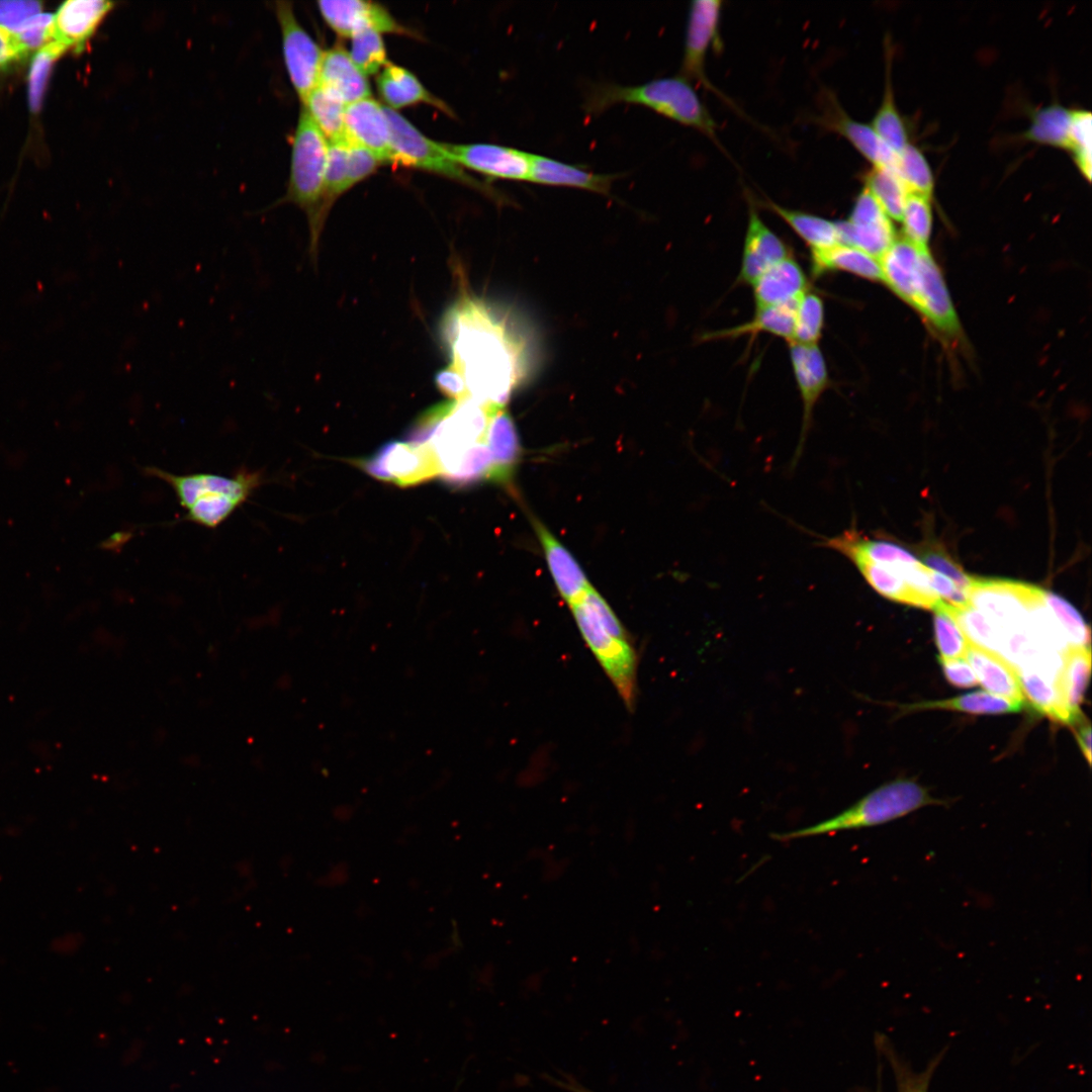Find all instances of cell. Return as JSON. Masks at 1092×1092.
Wrapping results in <instances>:
<instances>
[{"instance_id":"cell-1","label":"cell","mask_w":1092,"mask_h":1092,"mask_svg":"<svg viewBox=\"0 0 1092 1092\" xmlns=\"http://www.w3.org/2000/svg\"><path fill=\"white\" fill-rule=\"evenodd\" d=\"M441 335L468 398L506 407L534 367L530 332L510 310L464 294L444 314Z\"/></svg>"},{"instance_id":"cell-2","label":"cell","mask_w":1092,"mask_h":1092,"mask_svg":"<svg viewBox=\"0 0 1092 1092\" xmlns=\"http://www.w3.org/2000/svg\"><path fill=\"white\" fill-rule=\"evenodd\" d=\"M818 545L849 560L868 584L890 601L934 611L941 603L931 585L933 569L890 541L870 538L855 527Z\"/></svg>"},{"instance_id":"cell-3","label":"cell","mask_w":1092,"mask_h":1092,"mask_svg":"<svg viewBox=\"0 0 1092 1092\" xmlns=\"http://www.w3.org/2000/svg\"><path fill=\"white\" fill-rule=\"evenodd\" d=\"M618 104L640 105L671 120L713 136L716 124L691 82L681 76L654 79L639 85L598 84L583 104L589 115Z\"/></svg>"},{"instance_id":"cell-4","label":"cell","mask_w":1092,"mask_h":1092,"mask_svg":"<svg viewBox=\"0 0 1092 1092\" xmlns=\"http://www.w3.org/2000/svg\"><path fill=\"white\" fill-rule=\"evenodd\" d=\"M145 471L172 487L186 511V521L206 528L223 523L263 483L259 470L245 467L232 476L204 472L174 474L155 466L146 467Z\"/></svg>"},{"instance_id":"cell-5","label":"cell","mask_w":1092,"mask_h":1092,"mask_svg":"<svg viewBox=\"0 0 1092 1092\" xmlns=\"http://www.w3.org/2000/svg\"><path fill=\"white\" fill-rule=\"evenodd\" d=\"M945 804L944 800L933 797L917 782L899 779L878 787L828 819L803 828L777 832L771 837L778 841H790L870 828L892 822L926 806Z\"/></svg>"},{"instance_id":"cell-6","label":"cell","mask_w":1092,"mask_h":1092,"mask_svg":"<svg viewBox=\"0 0 1092 1092\" xmlns=\"http://www.w3.org/2000/svg\"><path fill=\"white\" fill-rule=\"evenodd\" d=\"M329 142L301 106L292 139L289 185L285 200L307 215L310 230L309 253L316 257L317 242L328 204L325 175Z\"/></svg>"},{"instance_id":"cell-7","label":"cell","mask_w":1092,"mask_h":1092,"mask_svg":"<svg viewBox=\"0 0 1092 1092\" xmlns=\"http://www.w3.org/2000/svg\"><path fill=\"white\" fill-rule=\"evenodd\" d=\"M385 112L390 127L393 163H400L467 183L477 189H482L503 203L504 200L499 194L466 174L463 168L449 157L443 144L424 135L395 110L385 107Z\"/></svg>"},{"instance_id":"cell-8","label":"cell","mask_w":1092,"mask_h":1092,"mask_svg":"<svg viewBox=\"0 0 1092 1092\" xmlns=\"http://www.w3.org/2000/svg\"><path fill=\"white\" fill-rule=\"evenodd\" d=\"M577 627L608 676L632 709L636 691L637 657L629 640L610 635L581 601L571 606Z\"/></svg>"},{"instance_id":"cell-9","label":"cell","mask_w":1092,"mask_h":1092,"mask_svg":"<svg viewBox=\"0 0 1092 1092\" xmlns=\"http://www.w3.org/2000/svg\"><path fill=\"white\" fill-rule=\"evenodd\" d=\"M355 464L377 479L400 486L416 485L439 476V465L432 449L410 442H388Z\"/></svg>"},{"instance_id":"cell-10","label":"cell","mask_w":1092,"mask_h":1092,"mask_svg":"<svg viewBox=\"0 0 1092 1092\" xmlns=\"http://www.w3.org/2000/svg\"><path fill=\"white\" fill-rule=\"evenodd\" d=\"M275 11L290 82L303 103L318 85L324 52L297 21L290 2L278 1Z\"/></svg>"},{"instance_id":"cell-11","label":"cell","mask_w":1092,"mask_h":1092,"mask_svg":"<svg viewBox=\"0 0 1092 1092\" xmlns=\"http://www.w3.org/2000/svg\"><path fill=\"white\" fill-rule=\"evenodd\" d=\"M835 222L839 244L857 248L877 259L897 240L892 219L867 187L857 195L848 218Z\"/></svg>"},{"instance_id":"cell-12","label":"cell","mask_w":1092,"mask_h":1092,"mask_svg":"<svg viewBox=\"0 0 1092 1092\" xmlns=\"http://www.w3.org/2000/svg\"><path fill=\"white\" fill-rule=\"evenodd\" d=\"M449 157L462 168L488 178L529 181L533 154L492 144H443Z\"/></svg>"},{"instance_id":"cell-13","label":"cell","mask_w":1092,"mask_h":1092,"mask_svg":"<svg viewBox=\"0 0 1092 1092\" xmlns=\"http://www.w3.org/2000/svg\"><path fill=\"white\" fill-rule=\"evenodd\" d=\"M790 359L803 404L800 439L792 463L800 459L809 434L813 410L823 392L830 385L824 356L817 344L805 345L791 342Z\"/></svg>"},{"instance_id":"cell-14","label":"cell","mask_w":1092,"mask_h":1092,"mask_svg":"<svg viewBox=\"0 0 1092 1092\" xmlns=\"http://www.w3.org/2000/svg\"><path fill=\"white\" fill-rule=\"evenodd\" d=\"M912 307L947 337L960 333V322L942 274L927 249L921 255L918 284Z\"/></svg>"},{"instance_id":"cell-15","label":"cell","mask_w":1092,"mask_h":1092,"mask_svg":"<svg viewBox=\"0 0 1092 1092\" xmlns=\"http://www.w3.org/2000/svg\"><path fill=\"white\" fill-rule=\"evenodd\" d=\"M317 7L327 24L343 37H351L365 28L380 33H408L384 7L371 1L322 0Z\"/></svg>"},{"instance_id":"cell-16","label":"cell","mask_w":1092,"mask_h":1092,"mask_svg":"<svg viewBox=\"0 0 1092 1092\" xmlns=\"http://www.w3.org/2000/svg\"><path fill=\"white\" fill-rule=\"evenodd\" d=\"M722 2L718 0L694 1L690 8L681 77L707 85L704 65L706 55L717 39Z\"/></svg>"},{"instance_id":"cell-17","label":"cell","mask_w":1092,"mask_h":1092,"mask_svg":"<svg viewBox=\"0 0 1092 1092\" xmlns=\"http://www.w3.org/2000/svg\"><path fill=\"white\" fill-rule=\"evenodd\" d=\"M346 140L359 145L383 162H393L391 135L385 107L371 97L347 104Z\"/></svg>"},{"instance_id":"cell-18","label":"cell","mask_w":1092,"mask_h":1092,"mask_svg":"<svg viewBox=\"0 0 1092 1092\" xmlns=\"http://www.w3.org/2000/svg\"><path fill=\"white\" fill-rule=\"evenodd\" d=\"M114 4L103 0H70L54 16L53 40L81 52Z\"/></svg>"},{"instance_id":"cell-19","label":"cell","mask_w":1092,"mask_h":1092,"mask_svg":"<svg viewBox=\"0 0 1092 1092\" xmlns=\"http://www.w3.org/2000/svg\"><path fill=\"white\" fill-rule=\"evenodd\" d=\"M789 256L786 244L750 205L739 280L752 285L766 270Z\"/></svg>"},{"instance_id":"cell-20","label":"cell","mask_w":1092,"mask_h":1092,"mask_svg":"<svg viewBox=\"0 0 1092 1092\" xmlns=\"http://www.w3.org/2000/svg\"><path fill=\"white\" fill-rule=\"evenodd\" d=\"M532 525L560 596L569 606L580 602L592 586L580 565L542 522L532 518Z\"/></svg>"},{"instance_id":"cell-21","label":"cell","mask_w":1092,"mask_h":1092,"mask_svg":"<svg viewBox=\"0 0 1092 1092\" xmlns=\"http://www.w3.org/2000/svg\"><path fill=\"white\" fill-rule=\"evenodd\" d=\"M965 658L986 692L1025 704L1017 669L1002 655L970 640Z\"/></svg>"},{"instance_id":"cell-22","label":"cell","mask_w":1092,"mask_h":1092,"mask_svg":"<svg viewBox=\"0 0 1092 1092\" xmlns=\"http://www.w3.org/2000/svg\"><path fill=\"white\" fill-rule=\"evenodd\" d=\"M756 308L794 304L808 291L807 277L791 256L771 266L752 283Z\"/></svg>"},{"instance_id":"cell-23","label":"cell","mask_w":1092,"mask_h":1092,"mask_svg":"<svg viewBox=\"0 0 1092 1092\" xmlns=\"http://www.w3.org/2000/svg\"><path fill=\"white\" fill-rule=\"evenodd\" d=\"M905 238L896 240L879 259L883 282L902 300L913 305L922 251Z\"/></svg>"},{"instance_id":"cell-24","label":"cell","mask_w":1092,"mask_h":1092,"mask_svg":"<svg viewBox=\"0 0 1092 1092\" xmlns=\"http://www.w3.org/2000/svg\"><path fill=\"white\" fill-rule=\"evenodd\" d=\"M485 444L491 458L488 479L509 483L520 458L521 445L515 422L507 407H502L492 415Z\"/></svg>"},{"instance_id":"cell-25","label":"cell","mask_w":1092,"mask_h":1092,"mask_svg":"<svg viewBox=\"0 0 1092 1092\" xmlns=\"http://www.w3.org/2000/svg\"><path fill=\"white\" fill-rule=\"evenodd\" d=\"M318 85L335 92L346 104L370 97L371 93L367 76L342 46L324 52Z\"/></svg>"},{"instance_id":"cell-26","label":"cell","mask_w":1092,"mask_h":1092,"mask_svg":"<svg viewBox=\"0 0 1092 1092\" xmlns=\"http://www.w3.org/2000/svg\"><path fill=\"white\" fill-rule=\"evenodd\" d=\"M616 177V174L594 173L552 158L533 154L529 182L571 187L609 195Z\"/></svg>"},{"instance_id":"cell-27","label":"cell","mask_w":1092,"mask_h":1092,"mask_svg":"<svg viewBox=\"0 0 1092 1092\" xmlns=\"http://www.w3.org/2000/svg\"><path fill=\"white\" fill-rule=\"evenodd\" d=\"M1090 670V646H1068L1064 650L1054 684L1063 706L1077 716L1083 715L1079 707L1089 681Z\"/></svg>"},{"instance_id":"cell-28","label":"cell","mask_w":1092,"mask_h":1092,"mask_svg":"<svg viewBox=\"0 0 1092 1092\" xmlns=\"http://www.w3.org/2000/svg\"><path fill=\"white\" fill-rule=\"evenodd\" d=\"M376 84L380 96L393 110L427 103L448 112L447 106L432 95L413 73L397 65L388 63L379 73Z\"/></svg>"},{"instance_id":"cell-29","label":"cell","mask_w":1092,"mask_h":1092,"mask_svg":"<svg viewBox=\"0 0 1092 1092\" xmlns=\"http://www.w3.org/2000/svg\"><path fill=\"white\" fill-rule=\"evenodd\" d=\"M815 275L843 271L867 280L883 282L879 259L851 246L838 244L831 248L811 251Z\"/></svg>"},{"instance_id":"cell-30","label":"cell","mask_w":1092,"mask_h":1092,"mask_svg":"<svg viewBox=\"0 0 1092 1092\" xmlns=\"http://www.w3.org/2000/svg\"><path fill=\"white\" fill-rule=\"evenodd\" d=\"M828 123L871 162L873 167H895L897 154L887 146L872 125L852 119L839 108L829 115Z\"/></svg>"},{"instance_id":"cell-31","label":"cell","mask_w":1092,"mask_h":1092,"mask_svg":"<svg viewBox=\"0 0 1092 1092\" xmlns=\"http://www.w3.org/2000/svg\"><path fill=\"white\" fill-rule=\"evenodd\" d=\"M1016 669L1023 696L1037 712L1070 726H1077L1083 721V715H1074L1063 706L1055 688V680L1031 667Z\"/></svg>"},{"instance_id":"cell-32","label":"cell","mask_w":1092,"mask_h":1092,"mask_svg":"<svg viewBox=\"0 0 1092 1092\" xmlns=\"http://www.w3.org/2000/svg\"><path fill=\"white\" fill-rule=\"evenodd\" d=\"M796 303L756 308L750 322L709 333L704 338L706 340L732 339L764 332L784 338L791 343L794 338Z\"/></svg>"},{"instance_id":"cell-33","label":"cell","mask_w":1092,"mask_h":1092,"mask_svg":"<svg viewBox=\"0 0 1092 1092\" xmlns=\"http://www.w3.org/2000/svg\"><path fill=\"white\" fill-rule=\"evenodd\" d=\"M767 205L811 248L820 251L839 244L835 221L804 211L790 209L771 201Z\"/></svg>"},{"instance_id":"cell-34","label":"cell","mask_w":1092,"mask_h":1092,"mask_svg":"<svg viewBox=\"0 0 1092 1092\" xmlns=\"http://www.w3.org/2000/svg\"><path fill=\"white\" fill-rule=\"evenodd\" d=\"M302 106L328 142L346 140L345 111L347 104L332 90L317 85Z\"/></svg>"},{"instance_id":"cell-35","label":"cell","mask_w":1092,"mask_h":1092,"mask_svg":"<svg viewBox=\"0 0 1092 1092\" xmlns=\"http://www.w3.org/2000/svg\"><path fill=\"white\" fill-rule=\"evenodd\" d=\"M1023 707V704L1001 698L986 691H977L954 698L911 704L904 706V710L938 709L970 714H1006L1019 712Z\"/></svg>"},{"instance_id":"cell-36","label":"cell","mask_w":1092,"mask_h":1092,"mask_svg":"<svg viewBox=\"0 0 1092 1092\" xmlns=\"http://www.w3.org/2000/svg\"><path fill=\"white\" fill-rule=\"evenodd\" d=\"M1072 110L1051 104L1035 110L1023 138L1029 142L1067 149Z\"/></svg>"},{"instance_id":"cell-37","label":"cell","mask_w":1092,"mask_h":1092,"mask_svg":"<svg viewBox=\"0 0 1092 1092\" xmlns=\"http://www.w3.org/2000/svg\"><path fill=\"white\" fill-rule=\"evenodd\" d=\"M864 187L891 219L901 220L909 192L893 167H873Z\"/></svg>"},{"instance_id":"cell-38","label":"cell","mask_w":1092,"mask_h":1092,"mask_svg":"<svg viewBox=\"0 0 1092 1092\" xmlns=\"http://www.w3.org/2000/svg\"><path fill=\"white\" fill-rule=\"evenodd\" d=\"M909 193L931 197L934 179L924 154L910 143L897 154L894 167Z\"/></svg>"},{"instance_id":"cell-39","label":"cell","mask_w":1092,"mask_h":1092,"mask_svg":"<svg viewBox=\"0 0 1092 1092\" xmlns=\"http://www.w3.org/2000/svg\"><path fill=\"white\" fill-rule=\"evenodd\" d=\"M889 76L888 72L883 100L874 116L872 127L887 146L898 154L907 146L908 136L906 126L895 103L892 82Z\"/></svg>"},{"instance_id":"cell-40","label":"cell","mask_w":1092,"mask_h":1092,"mask_svg":"<svg viewBox=\"0 0 1092 1092\" xmlns=\"http://www.w3.org/2000/svg\"><path fill=\"white\" fill-rule=\"evenodd\" d=\"M824 326V304L819 295L806 291L795 306L793 342L805 345L817 344Z\"/></svg>"},{"instance_id":"cell-41","label":"cell","mask_w":1092,"mask_h":1092,"mask_svg":"<svg viewBox=\"0 0 1092 1092\" xmlns=\"http://www.w3.org/2000/svg\"><path fill=\"white\" fill-rule=\"evenodd\" d=\"M934 635L942 659L965 658L969 639L942 602L934 611Z\"/></svg>"},{"instance_id":"cell-42","label":"cell","mask_w":1092,"mask_h":1092,"mask_svg":"<svg viewBox=\"0 0 1092 1092\" xmlns=\"http://www.w3.org/2000/svg\"><path fill=\"white\" fill-rule=\"evenodd\" d=\"M349 52L355 65L363 74L379 72L389 62L381 33L373 28H365L353 34Z\"/></svg>"},{"instance_id":"cell-43","label":"cell","mask_w":1092,"mask_h":1092,"mask_svg":"<svg viewBox=\"0 0 1092 1092\" xmlns=\"http://www.w3.org/2000/svg\"><path fill=\"white\" fill-rule=\"evenodd\" d=\"M904 238L911 243L927 248L932 229L930 198L909 193L902 217Z\"/></svg>"},{"instance_id":"cell-44","label":"cell","mask_w":1092,"mask_h":1092,"mask_svg":"<svg viewBox=\"0 0 1092 1092\" xmlns=\"http://www.w3.org/2000/svg\"><path fill=\"white\" fill-rule=\"evenodd\" d=\"M64 52L63 46L52 40L33 56L28 74V103L32 112L40 109L53 65Z\"/></svg>"},{"instance_id":"cell-45","label":"cell","mask_w":1092,"mask_h":1092,"mask_svg":"<svg viewBox=\"0 0 1092 1092\" xmlns=\"http://www.w3.org/2000/svg\"><path fill=\"white\" fill-rule=\"evenodd\" d=\"M1091 113L1086 110H1072L1067 149L1076 162L1078 169L1088 181L1091 178Z\"/></svg>"},{"instance_id":"cell-46","label":"cell","mask_w":1092,"mask_h":1092,"mask_svg":"<svg viewBox=\"0 0 1092 1092\" xmlns=\"http://www.w3.org/2000/svg\"><path fill=\"white\" fill-rule=\"evenodd\" d=\"M348 141L329 142L328 162L325 175V198L330 204L349 188Z\"/></svg>"},{"instance_id":"cell-47","label":"cell","mask_w":1092,"mask_h":1092,"mask_svg":"<svg viewBox=\"0 0 1092 1092\" xmlns=\"http://www.w3.org/2000/svg\"><path fill=\"white\" fill-rule=\"evenodd\" d=\"M1048 603L1065 633L1069 646H1090V630L1079 612L1061 597L1048 592Z\"/></svg>"},{"instance_id":"cell-48","label":"cell","mask_w":1092,"mask_h":1092,"mask_svg":"<svg viewBox=\"0 0 1092 1092\" xmlns=\"http://www.w3.org/2000/svg\"><path fill=\"white\" fill-rule=\"evenodd\" d=\"M54 15L38 13L29 18L13 35L12 41L20 58L40 50L53 40Z\"/></svg>"},{"instance_id":"cell-49","label":"cell","mask_w":1092,"mask_h":1092,"mask_svg":"<svg viewBox=\"0 0 1092 1092\" xmlns=\"http://www.w3.org/2000/svg\"><path fill=\"white\" fill-rule=\"evenodd\" d=\"M41 3L32 0H0V29L10 35L32 16L40 13Z\"/></svg>"},{"instance_id":"cell-50","label":"cell","mask_w":1092,"mask_h":1092,"mask_svg":"<svg viewBox=\"0 0 1092 1092\" xmlns=\"http://www.w3.org/2000/svg\"><path fill=\"white\" fill-rule=\"evenodd\" d=\"M454 401L435 404L421 414L407 431L406 441L418 445L427 444L436 427L453 407Z\"/></svg>"},{"instance_id":"cell-51","label":"cell","mask_w":1092,"mask_h":1092,"mask_svg":"<svg viewBox=\"0 0 1092 1092\" xmlns=\"http://www.w3.org/2000/svg\"><path fill=\"white\" fill-rule=\"evenodd\" d=\"M581 602L587 606L592 611L596 619L601 626L612 636L629 640L628 634L622 626L620 620L615 615L609 604L601 596L600 593L590 586L581 599Z\"/></svg>"},{"instance_id":"cell-52","label":"cell","mask_w":1092,"mask_h":1092,"mask_svg":"<svg viewBox=\"0 0 1092 1092\" xmlns=\"http://www.w3.org/2000/svg\"><path fill=\"white\" fill-rule=\"evenodd\" d=\"M348 185L351 188L381 164L369 150L348 141Z\"/></svg>"},{"instance_id":"cell-53","label":"cell","mask_w":1092,"mask_h":1092,"mask_svg":"<svg viewBox=\"0 0 1092 1092\" xmlns=\"http://www.w3.org/2000/svg\"><path fill=\"white\" fill-rule=\"evenodd\" d=\"M923 557L925 565L949 577L968 593L972 576L966 573L960 565L956 564L949 556L940 551H928Z\"/></svg>"},{"instance_id":"cell-54","label":"cell","mask_w":1092,"mask_h":1092,"mask_svg":"<svg viewBox=\"0 0 1092 1092\" xmlns=\"http://www.w3.org/2000/svg\"><path fill=\"white\" fill-rule=\"evenodd\" d=\"M938 660L947 681L952 686L967 689L978 685L975 671L966 658Z\"/></svg>"},{"instance_id":"cell-55","label":"cell","mask_w":1092,"mask_h":1092,"mask_svg":"<svg viewBox=\"0 0 1092 1092\" xmlns=\"http://www.w3.org/2000/svg\"><path fill=\"white\" fill-rule=\"evenodd\" d=\"M434 380L437 388L446 396L453 398V400L468 398L464 380L450 364L438 371Z\"/></svg>"},{"instance_id":"cell-56","label":"cell","mask_w":1092,"mask_h":1092,"mask_svg":"<svg viewBox=\"0 0 1092 1092\" xmlns=\"http://www.w3.org/2000/svg\"><path fill=\"white\" fill-rule=\"evenodd\" d=\"M932 1068L920 1075L899 1074V1092H927Z\"/></svg>"},{"instance_id":"cell-57","label":"cell","mask_w":1092,"mask_h":1092,"mask_svg":"<svg viewBox=\"0 0 1092 1092\" xmlns=\"http://www.w3.org/2000/svg\"><path fill=\"white\" fill-rule=\"evenodd\" d=\"M10 34L0 29V67L19 59Z\"/></svg>"},{"instance_id":"cell-58","label":"cell","mask_w":1092,"mask_h":1092,"mask_svg":"<svg viewBox=\"0 0 1092 1092\" xmlns=\"http://www.w3.org/2000/svg\"><path fill=\"white\" fill-rule=\"evenodd\" d=\"M1077 727L1079 728L1077 733H1076L1079 746H1080L1086 760L1088 761V763H1090L1091 762V726H1090L1089 722H1084V720H1083L1080 724L1077 725Z\"/></svg>"},{"instance_id":"cell-59","label":"cell","mask_w":1092,"mask_h":1092,"mask_svg":"<svg viewBox=\"0 0 1092 1092\" xmlns=\"http://www.w3.org/2000/svg\"><path fill=\"white\" fill-rule=\"evenodd\" d=\"M549 1081H551L553 1084H556L557 1086H559L562 1089L567 1090L569 1092H595V1091L580 1085L578 1082L574 1081L571 1078H565V1080H563V1081L550 1078Z\"/></svg>"}]
</instances>
